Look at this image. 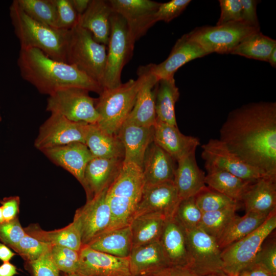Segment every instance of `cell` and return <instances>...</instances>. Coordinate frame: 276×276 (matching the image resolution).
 Segmentation results:
<instances>
[{"instance_id":"obj_29","label":"cell","mask_w":276,"mask_h":276,"mask_svg":"<svg viewBox=\"0 0 276 276\" xmlns=\"http://www.w3.org/2000/svg\"><path fill=\"white\" fill-rule=\"evenodd\" d=\"M159 242L170 266L188 268L185 230L175 215L167 218Z\"/></svg>"},{"instance_id":"obj_5","label":"cell","mask_w":276,"mask_h":276,"mask_svg":"<svg viewBox=\"0 0 276 276\" xmlns=\"http://www.w3.org/2000/svg\"><path fill=\"white\" fill-rule=\"evenodd\" d=\"M137 78L112 88H105L96 99L99 116L97 124L104 131L116 134L131 111L145 79L144 66L139 67Z\"/></svg>"},{"instance_id":"obj_23","label":"cell","mask_w":276,"mask_h":276,"mask_svg":"<svg viewBox=\"0 0 276 276\" xmlns=\"http://www.w3.org/2000/svg\"><path fill=\"white\" fill-rule=\"evenodd\" d=\"M194 149L177 162L173 182L180 200L195 196L206 185L205 175L197 164Z\"/></svg>"},{"instance_id":"obj_22","label":"cell","mask_w":276,"mask_h":276,"mask_svg":"<svg viewBox=\"0 0 276 276\" xmlns=\"http://www.w3.org/2000/svg\"><path fill=\"white\" fill-rule=\"evenodd\" d=\"M153 127V142L170 155L176 162L196 149L200 145L197 137L186 135L177 126L156 119Z\"/></svg>"},{"instance_id":"obj_15","label":"cell","mask_w":276,"mask_h":276,"mask_svg":"<svg viewBox=\"0 0 276 276\" xmlns=\"http://www.w3.org/2000/svg\"><path fill=\"white\" fill-rule=\"evenodd\" d=\"M113 12L126 21L136 41L144 35L155 23V13L160 3L151 0H110Z\"/></svg>"},{"instance_id":"obj_31","label":"cell","mask_w":276,"mask_h":276,"mask_svg":"<svg viewBox=\"0 0 276 276\" xmlns=\"http://www.w3.org/2000/svg\"><path fill=\"white\" fill-rule=\"evenodd\" d=\"M97 251L121 258L129 257L132 248L130 225L108 231L87 245Z\"/></svg>"},{"instance_id":"obj_45","label":"cell","mask_w":276,"mask_h":276,"mask_svg":"<svg viewBox=\"0 0 276 276\" xmlns=\"http://www.w3.org/2000/svg\"><path fill=\"white\" fill-rule=\"evenodd\" d=\"M26 234L18 217L0 223V240L10 247L19 242Z\"/></svg>"},{"instance_id":"obj_43","label":"cell","mask_w":276,"mask_h":276,"mask_svg":"<svg viewBox=\"0 0 276 276\" xmlns=\"http://www.w3.org/2000/svg\"><path fill=\"white\" fill-rule=\"evenodd\" d=\"M51 246L52 245L41 241L26 233L19 242L10 248L31 262L49 251Z\"/></svg>"},{"instance_id":"obj_58","label":"cell","mask_w":276,"mask_h":276,"mask_svg":"<svg viewBox=\"0 0 276 276\" xmlns=\"http://www.w3.org/2000/svg\"><path fill=\"white\" fill-rule=\"evenodd\" d=\"M205 276H228V275L225 274L224 272H221L213 273V274H209V275H207Z\"/></svg>"},{"instance_id":"obj_40","label":"cell","mask_w":276,"mask_h":276,"mask_svg":"<svg viewBox=\"0 0 276 276\" xmlns=\"http://www.w3.org/2000/svg\"><path fill=\"white\" fill-rule=\"evenodd\" d=\"M196 203L202 213L216 211L233 206H240V202L206 186L195 196Z\"/></svg>"},{"instance_id":"obj_13","label":"cell","mask_w":276,"mask_h":276,"mask_svg":"<svg viewBox=\"0 0 276 276\" xmlns=\"http://www.w3.org/2000/svg\"><path fill=\"white\" fill-rule=\"evenodd\" d=\"M108 187L76 211L73 221L80 230L82 246L87 245L109 228L111 215L106 198Z\"/></svg>"},{"instance_id":"obj_27","label":"cell","mask_w":276,"mask_h":276,"mask_svg":"<svg viewBox=\"0 0 276 276\" xmlns=\"http://www.w3.org/2000/svg\"><path fill=\"white\" fill-rule=\"evenodd\" d=\"M176 162L153 141L149 146L143 164L145 185L173 181Z\"/></svg>"},{"instance_id":"obj_20","label":"cell","mask_w":276,"mask_h":276,"mask_svg":"<svg viewBox=\"0 0 276 276\" xmlns=\"http://www.w3.org/2000/svg\"><path fill=\"white\" fill-rule=\"evenodd\" d=\"M209 54L187 33L176 41L166 59L157 64L151 63L152 71L159 80L172 77L184 64Z\"/></svg>"},{"instance_id":"obj_17","label":"cell","mask_w":276,"mask_h":276,"mask_svg":"<svg viewBox=\"0 0 276 276\" xmlns=\"http://www.w3.org/2000/svg\"><path fill=\"white\" fill-rule=\"evenodd\" d=\"M180 201L173 181L145 185L134 217L150 213L160 214L167 218L173 217Z\"/></svg>"},{"instance_id":"obj_59","label":"cell","mask_w":276,"mask_h":276,"mask_svg":"<svg viewBox=\"0 0 276 276\" xmlns=\"http://www.w3.org/2000/svg\"><path fill=\"white\" fill-rule=\"evenodd\" d=\"M66 276H86V275H83L77 273H71V274H67Z\"/></svg>"},{"instance_id":"obj_32","label":"cell","mask_w":276,"mask_h":276,"mask_svg":"<svg viewBox=\"0 0 276 276\" xmlns=\"http://www.w3.org/2000/svg\"><path fill=\"white\" fill-rule=\"evenodd\" d=\"M167 219L163 215L155 213L134 217L129 224L132 247L159 241Z\"/></svg>"},{"instance_id":"obj_19","label":"cell","mask_w":276,"mask_h":276,"mask_svg":"<svg viewBox=\"0 0 276 276\" xmlns=\"http://www.w3.org/2000/svg\"><path fill=\"white\" fill-rule=\"evenodd\" d=\"M42 152L53 163L72 174L83 186L86 167L94 157L85 144L74 142Z\"/></svg>"},{"instance_id":"obj_57","label":"cell","mask_w":276,"mask_h":276,"mask_svg":"<svg viewBox=\"0 0 276 276\" xmlns=\"http://www.w3.org/2000/svg\"><path fill=\"white\" fill-rule=\"evenodd\" d=\"M267 62H269L272 67H276V47L272 50Z\"/></svg>"},{"instance_id":"obj_39","label":"cell","mask_w":276,"mask_h":276,"mask_svg":"<svg viewBox=\"0 0 276 276\" xmlns=\"http://www.w3.org/2000/svg\"><path fill=\"white\" fill-rule=\"evenodd\" d=\"M239 206L203 213L199 228L217 241L236 215Z\"/></svg>"},{"instance_id":"obj_55","label":"cell","mask_w":276,"mask_h":276,"mask_svg":"<svg viewBox=\"0 0 276 276\" xmlns=\"http://www.w3.org/2000/svg\"><path fill=\"white\" fill-rule=\"evenodd\" d=\"M90 1L91 0H71L74 9L79 16L86 10Z\"/></svg>"},{"instance_id":"obj_3","label":"cell","mask_w":276,"mask_h":276,"mask_svg":"<svg viewBox=\"0 0 276 276\" xmlns=\"http://www.w3.org/2000/svg\"><path fill=\"white\" fill-rule=\"evenodd\" d=\"M9 14L20 49L36 48L51 58L66 62V53L70 30L51 27L29 16L13 1Z\"/></svg>"},{"instance_id":"obj_47","label":"cell","mask_w":276,"mask_h":276,"mask_svg":"<svg viewBox=\"0 0 276 276\" xmlns=\"http://www.w3.org/2000/svg\"><path fill=\"white\" fill-rule=\"evenodd\" d=\"M276 276V243L275 240L263 244L253 262Z\"/></svg>"},{"instance_id":"obj_38","label":"cell","mask_w":276,"mask_h":276,"mask_svg":"<svg viewBox=\"0 0 276 276\" xmlns=\"http://www.w3.org/2000/svg\"><path fill=\"white\" fill-rule=\"evenodd\" d=\"M20 7L33 19L57 28L56 8L53 0H17Z\"/></svg>"},{"instance_id":"obj_12","label":"cell","mask_w":276,"mask_h":276,"mask_svg":"<svg viewBox=\"0 0 276 276\" xmlns=\"http://www.w3.org/2000/svg\"><path fill=\"white\" fill-rule=\"evenodd\" d=\"M201 147V156L204 160L206 171L222 170L252 182L261 178L267 177L233 153L219 139H210Z\"/></svg>"},{"instance_id":"obj_61","label":"cell","mask_w":276,"mask_h":276,"mask_svg":"<svg viewBox=\"0 0 276 276\" xmlns=\"http://www.w3.org/2000/svg\"><path fill=\"white\" fill-rule=\"evenodd\" d=\"M2 120V118H1V116L0 114V121Z\"/></svg>"},{"instance_id":"obj_7","label":"cell","mask_w":276,"mask_h":276,"mask_svg":"<svg viewBox=\"0 0 276 276\" xmlns=\"http://www.w3.org/2000/svg\"><path fill=\"white\" fill-rule=\"evenodd\" d=\"M135 40L125 19L113 12L110 17V33L102 87L112 88L120 85L124 66L132 55Z\"/></svg>"},{"instance_id":"obj_8","label":"cell","mask_w":276,"mask_h":276,"mask_svg":"<svg viewBox=\"0 0 276 276\" xmlns=\"http://www.w3.org/2000/svg\"><path fill=\"white\" fill-rule=\"evenodd\" d=\"M275 211L256 230L221 250L223 272L237 276L253 262L266 239L276 227Z\"/></svg>"},{"instance_id":"obj_18","label":"cell","mask_w":276,"mask_h":276,"mask_svg":"<svg viewBox=\"0 0 276 276\" xmlns=\"http://www.w3.org/2000/svg\"><path fill=\"white\" fill-rule=\"evenodd\" d=\"M116 134L124 149L123 163H133L142 169L146 151L153 141V126H142L126 119Z\"/></svg>"},{"instance_id":"obj_24","label":"cell","mask_w":276,"mask_h":276,"mask_svg":"<svg viewBox=\"0 0 276 276\" xmlns=\"http://www.w3.org/2000/svg\"><path fill=\"white\" fill-rule=\"evenodd\" d=\"M123 161L120 159L94 157L88 162L84 172L83 185L87 200L109 186L119 173Z\"/></svg>"},{"instance_id":"obj_25","label":"cell","mask_w":276,"mask_h":276,"mask_svg":"<svg viewBox=\"0 0 276 276\" xmlns=\"http://www.w3.org/2000/svg\"><path fill=\"white\" fill-rule=\"evenodd\" d=\"M241 203L245 213L268 216L276 210V178L264 177L251 183Z\"/></svg>"},{"instance_id":"obj_6","label":"cell","mask_w":276,"mask_h":276,"mask_svg":"<svg viewBox=\"0 0 276 276\" xmlns=\"http://www.w3.org/2000/svg\"><path fill=\"white\" fill-rule=\"evenodd\" d=\"M106 56V46L95 41L89 31L78 24L70 30L66 62L75 66L101 85Z\"/></svg>"},{"instance_id":"obj_51","label":"cell","mask_w":276,"mask_h":276,"mask_svg":"<svg viewBox=\"0 0 276 276\" xmlns=\"http://www.w3.org/2000/svg\"><path fill=\"white\" fill-rule=\"evenodd\" d=\"M4 221H9L18 217L20 199L17 196L5 197L0 201Z\"/></svg>"},{"instance_id":"obj_14","label":"cell","mask_w":276,"mask_h":276,"mask_svg":"<svg viewBox=\"0 0 276 276\" xmlns=\"http://www.w3.org/2000/svg\"><path fill=\"white\" fill-rule=\"evenodd\" d=\"M87 125L85 122L71 121L59 114L51 113L40 127L34 146L42 151L74 142L84 144Z\"/></svg>"},{"instance_id":"obj_35","label":"cell","mask_w":276,"mask_h":276,"mask_svg":"<svg viewBox=\"0 0 276 276\" xmlns=\"http://www.w3.org/2000/svg\"><path fill=\"white\" fill-rule=\"evenodd\" d=\"M205 182L209 187L240 203L246 191L253 183L219 170L208 171Z\"/></svg>"},{"instance_id":"obj_44","label":"cell","mask_w":276,"mask_h":276,"mask_svg":"<svg viewBox=\"0 0 276 276\" xmlns=\"http://www.w3.org/2000/svg\"><path fill=\"white\" fill-rule=\"evenodd\" d=\"M53 2L57 11L58 29L69 30L78 24L79 15L71 0H53Z\"/></svg>"},{"instance_id":"obj_48","label":"cell","mask_w":276,"mask_h":276,"mask_svg":"<svg viewBox=\"0 0 276 276\" xmlns=\"http://www.w3.org/2000/svg\"><path fill=\"white\" fill-rule=\"evenodd\" d=\"M220 15L216 25L241 21L242 4L240 0H220Z\"/></svg>"},{"instance_id":"obj_49","label":"cell","mask_w":276,"mask_h":276,"mask_svg":"<svg viewBox=\"0 0 276 276\" xmlns=\"http://www.w3.org/2000/svg\"><path fill=\"white\" fill-rule=\"evenodd\" d=\"M30 264L34 276H59V270L54 263L50 250Z\"/></svg>"},{"instance_id":"obj_1","label":"cell","mask_w":276,"mask_h":276,"mask_svg":"<svg viewBox=\"0 0 276 276\" xmlns=\"http://www.w3.org/2000/svg\"><path fill=\"white\" fill-rule=\"evenodd\" d=\"M219 140L245 163L276 178L275 102H253L233 110Z\"/></svg>"},{"instance_id":"obj_21","label":"cell","mask_w":276,"mask_h":276,"mask_svg":"<svg viewBox=\"0 0 276 276\" xmlns=\"http://www.w3.org/2000/svg\"><path fill=\"white\" fill-rule=\"evenodd\" d=\"M143 66L145 79L126 119L138 125L152 127L156 120L155 103L159 79L153 73L151 63Z\"/></svg>"},{"instance_id":"obj_54","label":"cell","mask_w":276,"mask_h":276,"mask_svg":"<svg viewBox=\"0 0 276 276\" xmlns=\"http://www.w3.org/2000/svg\"><path fill=\"white\" fill-rule=\"evenodd\" d=\"M17 273L16 267L9 261L0 265V276H14Z\"/></svg>"},{"instance_id":"obj_37","label":"cell","mask_w":276,"mask_h":276,"mask_svg":"<svg viewBox=\"0 0 276 276\" xmlns=\"http://www.w3.org/2000/svg\"><path fill=\"white\" fill-rule=\"evenodd\" d=\"M275 47L276 40L264 35L259 30L243 39L231 54L267 61L270 54Z\"/></svg>"},{"instance_id":"obj_50","label":"cell","mask_w":276,"mask_h":276,"mask_svg":"<svg viewBox=\"0 0 276 276\" xmlns=\"http://www.w3.org/2000/svg\"><path fill=\"white\" fill-rule=\"evenodd\" d=\"M242 4L241 21L255 28H260L257 14L258 1L255 0H240Z\"/></svg>"},{"instance_id":"obj_41","label":"cell","mask_w":276,"mask_h":276,"mask_svg":"<svg viewBox=\"0 0 276 276\" xmlns=\"http://www.w3.org/2000/svg\"><path fill=\"white\" fill-rule=\"evenodd\" d=\"M202 214L194 196L180 200L175 216L185 230H190L199 227Z\"/></svg>"},{"instance_id":"obj_16","label":"cell","mask_w":276,"mask_h":276,"mask_svg":"<svg viewBox=\"0 0 276 276\" xmlns=\"http://www.w3.org/2000/svg\"><path fill=\"white\" fill-rule=\"evenodd\" d=\"M76 273L86 276H131L129 257L121 258L83 245Z\"/></svg>"},{"instance_id":"obj_34","label":"cell","mask_w":276,"mask_h":276,"mask_svg":"<svg viewBox=\"0 0 276 276\" xmlns=\"http://www.w3.org/2000/svg\"><path fill=\"white\" fill-rule=\"evenodd\" d=\"M180 96L174 77L159 80L155 96L156 119L177 126L175 106Z\"/></svg>"},{"instance_id":"obj_4","label":"cell","mask_w":276,"mask_h":276,"mask_svg":"<svg viewBox=\"0 0 276 276\" xmlns=\"http://www.w3.org/2000/svg\"><path fill=\"white\" fill-rule=\"evenodd\" d=\"M145 180L141 168L123 163L108 188L106 198L111 215L108 231L129 225L141 200Z\"/></svg>"},{"instance_id":"obj_52","label":"cell","mask_w":276,"mask_h":276,"mask_svg":"<svg viewBox=\"0 0 276 276\" xmlns=\"http://www.w3.org/2000/svg\"><path fill=\"white\" fill-rule=\"evenodd\" d=\"M148 276H195L187 267L168 266Z\"/></svg>"},{"instance_id":"obj_56","label":"cell","mask_w":276,"mask_h":276,"mask_svg":"<svg viewBox=\"0 0 276 276\" xmlns=\"http://www.w3.org/2000/svg\"><path fill=\"white\" fill-rule=\"evenodd\" d=\"M15 255L7 245L0 242V260L9 261Z\"/></svg>"},{"instance_id":"obj_30","label":"cell","mask_w":276,"mask_h":276,"mask_svg":"<svg viewBox=\"0 0 276 276\" xmlns=\"http://www.w3.org/2000/svg\"><path fill=\"white\" fill-rule=\"evenodd\" d=\"M84 144L94 157L124 159V147L117 135L106 132L97 123L88 124Z\"/></svg>"},{"instance_id":"obj_11","label":"cell","mask_w":276,"mask_h":276,"mask_svg":"<svg viewBox=\"0 0 276 276\" xmlns=\"http://www.w3.org/2000/svg\"><path fill=\"white\" fill-rule=\"evenodd\" d=\"M185 233L188 268L193 274L205 276L223 272L221 250L216 239L199 227Z\"/></svg>"},{"instance_id":"obj_60","label":"cell","mask_w":276,"mask_h":276,"mask_svg":"<svg viewBox=\"0 0 276 276\" xmlns=\"http://www.w3.org/2000/svg\"><path fill=\"white\" fill-rule=\"evenodd\" d=\"M4 221V220L3 216L2 210L1 207L0 206V223L3 222Z\"/></svg>"},{"instance_id":"obj_10","label":"cell","mask_w":276,"mask_h":276,"mask_svg":"<svg viewBox=\"0 0 276 276\" xmlns=\"http://www.w3.org/2000/svg\"><path fill=\"white\" fill-rule=\"evenodd\" d=\"M259 30L260 28L238 21L215 26L197 27L188 34L209 54L212 53L223 54H231L243 39Z\"/></svg>"},{"instance_id":"obj_9","label":"cell","mask_w":276,"mask_h":276,"mask_svg":"<svg viewBox=\"0 0 276 276\" xmlns=\"http://www.w3.org/2000/svg\"><path fill=\"white\" fill-rule=\"evenodd\" d=\"M87 89L76 87L57 90L49 95L46 110L74 122L96 124L99 119L96 108V99Z\"/></svg>"},{"instance_id":"obj_53","label":"cell","mask_w":276,"mask_h":276,"mask_svg":"<svg viewBox=\"0 0 276 276\" xmlns=\"http://www.w3.org/2000/svg\"><path fill=\"white\" fill-rule=\"evenodd\" d=\"M237 276H272L257 264L252 262L242 270Z\"/></svg>"},{"instance_id":"obj_36","label":"cell","mask_w":276,"mask_h":276,"mask_svg":"<svg viewBox=\"0 0 276 276\" xmlns=\"http://www.w3.org/2000/svg\"><path fill=\"white\" fill-rule=\"evenodd\" d=\"M268 216L251 213H246L241 217L236 215L216 241L220 249L252 233L264 223Z\"/></svg>"},{"instance_id":"obj_28","label":"cell","mask_w":276,"mask_h":276,"mask_svg":"<svg viewBox=\"0 0 276 276\" xmlns=\"http://www.w3.org/2000/svg\"><path fill=\"white\" fill-rule=\"evenodd\" d=\"M113 11L108 1L91 0L86 10L79 16L78 24L89 31L97 42L107 45Z\"/></svg>"},{"instance_id":"obj_26","label":"cell","mask_w":276,"mask_h":276,"mask_svg":"<svg viewBox=\"0 0 276 276\" xmlns=\"http://www.w3.org/2000/svg\"><path fill=\"white\" fill-rule=\"evenodd\" d=\"M129 260L131 276H148L170 266L159 241L132 247Z\"/></svg>"},{"instance_id":"obj_46","label":"cell","mask_w":276,"mask_h":276,"mask_svg":"<svg viewBox=\"0 0 276 276\" xmlns=\"http://www.w3.org/2000/svg\"><path fill=\"white\" fill-rule=\"evenodd\" d=\"M191 1L190 0H172L160 3L155 13V22H169L178 16Z\"/></svg>"},{"instance_id":"obj_42","label":"cell","mask_w":276,"mask_h":276,"mask_svg":"<svg viewBox=\"0 0 276 276\" xmlns=\"http://www.w3.org/2000/svg\"><path fill=\"white\" fill-rule=\"evenodd\" d=\"M50 253L59 271L66 274L77 272L79 263V251L63 246L52 245Z\"/></svg>"},{"instance_id":"obj_2","label":"cell","mask_w":276,"mask_h":276,"mask_svg":"<svg viewBox=\"0 0 276 276\" xmlns=\"http://www.w3.org/2000/svg\"><path fill=\"white\" fill-rule=\"evenodd\" d=\"M17 64L22 78L42 94L80 87L99 95L103 88L97 81L75 66L53 59L36 48L20 49Z\"/></svg>"},{"instance_id":"obj_33","label":"cell","mask_w":276,"mask_h":276,"mask_svg":"<svg viewBox=\"0 0 276 276\" xmlns=\"http://www.w3.org/2000/svg\"><path fill=\"white\" fill-rule=\"evenodd\" d=\"M32 237L52 245H60L80 251L82 246L81 235L75 221L59 229L46 231L37 224H31L24 228Z\"/></svg>"}]
</instances>
